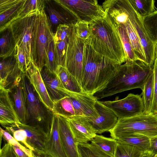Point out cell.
I'll use <instances>...</instances> for the list:
<instances>
[{"mask_svg":"<svg viewBox=\"0 0 157 157\" xmlns=\"http://www.w3.org/2000/svg\"><path fill=\"white\" fill-rule=\"evenodd\" d=\"M119 64L96 52L85 41L81 82L84 92L94 95L103 89L114 76Z\"/></svg>","mask_w":157,"mask_h":157,"instance_id":"cell-1","label":"cell"},{"mask_svg":"<svg viewBox=\"0 0 157 157\" xmlns=\"http://www.w3.org/2000/svg\"><path fill=\"white\" fill-rule=\"evenodd\" d=\"M90 35L86 41L101 56L117 63L125 62L124 52L117 28L106 14L89 23Z\"/></svg>","mask_w":157,"mask_h":157,"instance_id":"cell-2","label":"cell"},{"mask_svg":"<svg viewBox=\"0 0 157 157\" xmlns=\"http://www.w3.org/2000/svg\"><path fill=\"white\" fill-rule=\"evenodd\" d=\"M153 67L143 62L128 60L120 64L114 76L108 83L94 96L98 100L118 93L134 89L142 91Z\"/></svg>","mask_w":157,"mask_h":157,"instance_id":"cell-3","label":"cell"},{"mask_svg":"<svg viewBox=\"0 0 157 157\" xmlns=\"http://www.w3.org/2000/svg\"><path fill=\"white\" fill-rule=\"evenodd\" d=\"M53 36L50 20L44 7L37 11L33 30L32 50L34 63L40 71L45 66L48 48L53 40Z\"/></svg>","mask_w":157,"mask_h":157,"instance_id":"cell-4","label":"cell"},{"mask_svg":"<svg viewBox=\"0 0 157 157\" xmlns=\"http://www.w3.org/2000/svg\"><path fill=\"white\" fill-rule=\"evenodd\" d=\"M109 132L111 137L117 140L132 134H140L150 138L157 136V114L143 113L131 117L118 118Z\"/></svg>","mask_w":157,"mask_h":157,"instance_id":"cell-5","label":"cell"},{"mask_svg":"<svg viewBox=\"0 0 157 157\" xmlns=\"http://www.w3.org/2000/svg\"><path fill=\"white\" fill-rule=\"evenodd\" d=\"M21 82L24 88L27 110L25 124L40 129L48 136L51 121L46 117L44 109L38 96L25 73L23 74Z\"/></svg>","mask_w":157,"mask_h":157,"instance_id":"cell-6","label":"cell"},{"mask_svg":"<svg viewBox=\"0 0 157 157\" xmlns=\"http://www.w3.org/2000/svg\"><path fill=\"white\" fill-rule=\"evenodd\" d=\"M37 11H33L15 20L8 27L12 30L16 45L24 51L28 66L31 62L34 63L32 50L34 28Z\"/></svg>","mask_w":157,"mask_h":157,"instance_id":"cell-7","label":"cell"},{"mask_svg":"<svg viewBox=\"0 0 157 157\" xmlns=\"http://www.w3.org/2000/svg\"><path fill=\"white\" fill-rule=\"evenodd\" d=\"M129 19L143 47L147 64L153 66L155 59V44L149 36L143 24L142 17L136 11L128 0H122Z\"/></svg>","mask_w":157,"mask_h":157,"instance_id":"cell-8","label":"cell"},{"mask_svg":"<svg viewBox=\"0 0 157 157\" xmlns=\"http://www.w3.org/2000/svg\"><path fill=\"white\" fill-rule=\"evenodd\" d=\"M130 93L125 98L113 101H101L111 109L118 118L133 117L144 113V107L141 96Z\"/></svg>","mask_w":157,"mask_h":157,"instance_id":"cell-9","label":"cell"},{"mask_svg":"<svg viewBox=\"0 0 157 157\" xmlns=\"http://www.w3.org/2000/svg\"><path fill=\"white\" fill-rule=\"evenodd\" d=\"M84 43L77 36L75 27L68 45L65 67L81 85Z\"/></svg>","mask_w":157,"mask_h":157,"instance_id":"cell-10","label":"cell"},{"mask_svg":"<svg viewBox=\"0 0 157 157\" xmlns=\"http://www.w3.org/2000/svg\"><path fill=\"white\" fill-rule=\"evenodd\" d=\"M72 11L79 20L90 23L105 17L106 13L96 0H59Z\"/></svg>","mask_w":157,"mask_h":157,"instance_id":"cell-11","label":"cell"},{"mask_svg":"<svg viewBox=\"0 0 157 157\" xmlns=\"http://www.w3.org/2000/svg\"><path fill=\"white\" fill-rule=\"evenodd\" d=\"M44 10L48 16L54 34L61 24L75 25L79 20L69 8L59 0H44Z\"/></svg>","mask_w":157,"mask_h":157,"instance_id":"cell-12","label":"cell"},{"mask_svg":"<svg viewBox=\"0 0 157 157\" xmlns=\"http://www.w3.org/2000/svg\"><path fill=\"white\" fill-rule=\"evenodd\" d=\"M23 74L14 55L2 59L0 63V87L11 92L21 82Z\"/></svg>","mask_w":157,"mask_h":157,"instance_id":"cell-13","label":"cell"},{"mask_svg":"<svg viewBox=\"0 0 157 157\" xmlns=\"http://www.w3.org/2000/svg\"><path fill=\"white\" fill-rule=\"evenodd\" d=\"M70 98L75 112V116L85 117L89 121L99 116L95 104L98 100L93 95L85 92L74 93Z\"/></svg>","mask_w":157,"mask_h":157,"instance_id":"cell-14","label":"cell"},{"mask_svg":"<svg viewBox=\"0 0 157 157\" xmlns=\"http://www.w3.org/2000/svg\"><path fill=\"white\" fill-rule=\"evenodd\" d=\"M66 119L77 144L88 143L96 136V132L91 123L85 117L76 116Z\"/></svg>","mask_w":157,"mask_h":157,"instance_id":"cell-15","label":"cell"},{"mask_svg":"<svg viewBox=\"0 0 157 157\" xmlns=\"http://www.w3.org/2000/svg\"><path fill=\"white\" fill-rule=\"evenodd\" d=\"M25 74L40 101L53 113L54 103L48 92L39 70L33 62H30Z\"/></svg>","mask_w":157,"mask_h":157,"instance_id":"cell-16","label":"cell"},{"mask_svg":"<svg viewBox=\"0 0 157 157\" xmlns=\"http://www.w3.org/2000/svg\"><path fill=\"white\" fill-rule=\"evenodd\" d=\"M95 107L99 116L96 119L89 121L92 124L97 134H101L109 132L117 124L118 118L110 108L97 100Z\"/></svg>","mask_w":157,"mask_h":157,"instance_id":"cell-17","label":"cell"},{"mask_svg":"<svg viewBox=\"0 0 157 157\" xmlns=\"http://www.w3.org/2000/svg\"><path fill=\"white\" fill-rule=\"evenodd\" d=\"M10 92L0 87V123L3 127L21 123L10 97Z\"/></svg>","mask_w":157,"mask_h":157,"instance_id":"cell-18","label":"cell"},{"mask_svg":"<svg viewBox=\"0 0 157 157\" xmlns=\"http://www.w3.org/2000/svg\"><path fill=\"white\" fill-rule=\"evenodd\" d=\"M40 72L48 92L53 102L74 93L67 90L57 74L50 72L45 66Z\"/></svg>","mask_w":157,"mask_h":157,"instance_id":"cell-19","label":"cell"},{"mask_svg":"<svg viewBox=\"0 0 157 157\" xmlns=\"http://www.w3.org/2000/svg\"><path fill=\"white\" fill-rule=\"evenodd\" d=\"M53 113L50 132L45 143L43 151L52 157H66L60 138L58 116Z\"/></svg>","mask_w":157,"mask_h":157,"instance_id":"cell-20","label":"cell"},{"mask_svg":"<svg viewBox=\"0 0 157 157\" xmlns=\"http://www.w3.org/2000/svg\"><path fill=\"white\" fill-rule=\"evenodd\" d=\"M25 0H0V33L17 19Z\"/></svg>","mask_w":157,"mask_h":157,"instance_id":"cell-21","label":"cell"},{"mask_svg":"<svg viewBox=\"0 0 157 157\" xmlns=\"http://www.w3.org/2000/svg\"><path fill=\"white\" fill-rule=\"evenodd\" d=\"M57 115L60 138L66 157H80L78 149V144L73 137L67 120L61 116Z\"/></svg>","mask_w":157,"mask_h":157,"instance_id":"cell-22","label":"cell"},{"mask_svg":"<svg viewBox=\"0 0 157 157\" xmlns=\"http://www.w3.org/2000/svg\"><path fill=\"white\" fill-rule=\"evenodd\" d=\"M17 125L23 130L26 142V147L31 150L44 151L48 138L46 133L37 127L20 123Z\"/></svg>","mask_w":157,"mask_h":157,"instance_id":"cell-23","label":"cell"},{"mask_svg":"<svg viewBox=\"0 0 157 157\" xmlns=\"http://www.w3.org/2000/svg\"><path fill=\"white\" fill-rule=\"evenodd\" d=\"M16 44L11 29L7 28L0 33V57L4 59L14 55Z\"/></svg>","mask_w":157,"mask_h":157,"instance_id":"cell-24","label":"cell"},{"mask_svg":"<svg viewBox=\"0 0 157 157\" xmlns=\"http://www.w3.org/2000/svg\"><path fill=\"white\" fill-rule=\"evenodd\" d=\"M56 73L63 85L67 90L77 93L85 92L77 79L69 73L65 67L58 66Z\"/></svg>","mask_w":157,"mask_h":157,"instance_id":"cell-25","label":"cell"},{"mask_svg":"<svg viewBox=\"0 0 157 157\" xmlns=\"http://www.w3.org/2000/svg\"><path fill=\"white\" fill-rule=\"evenodd\" d=\"M150 151H144L135 147L117 141L113 157H153Z\"/></svg>","mask_w":157,"mask_h":157,"instance_id":"cell-26","label":"cell"},{"mask_svg":"<svg viewBox=\"0 0 157 157\" xmlns=\"http://www.w3.org/2000/svg\"><path fill=\"white\" fill-rule=\"evenodd\" d=\"M119 25L122 26L125 28L136 56L139 60L147 64L143 47L139 38L129 18L125 23Z\"/></svg>","mask_w":157,"mask_h":157,"instance_id":"cell-27","label":"cell"},{"mask_svg":"<svg viewBox=\"0 0 157 157\" xmlns=\"http://www.w3.org/2000/svg\"><path fill=\"white\" fill-rule=\"evenodd\" d=\"M14 89L13 96L15 109L21 122L25 124L27 110L24 88L21 82Z\"/></svg>","mask_w":157,"mask_h":157,"instance_id":"cell-28","label":"cell"},{"mask_svg":"<svg viewBox=\"0 0 157 157\" xmlns=\"http://www.w3.org/2000/svg\"><path fill=\"white\" fill-rule=\"evenodd\" d=\"M120 142L134 146L144 151H150V138L142 135L132 134L124 136L117 140Z\"/></svg>","mask_w":157,"mask_h":157,"instance_id":"cell-29","label":"cell"},{"mask_svg":"<svg viewBox=\"0 0 157 157\" xmlns=\"http://www.w3.org/2000/svg\"><path fill=\"white\" fill-rule=\"evenodd\" d=\"M91 142L103 152L113 157L117 143V140L96 134Z\"/></svg>","mask_w":157,"mask_h":157,"instance_id":"cell-30","label":"cell"},{"mask_svg":"<svg viewBox=\"0 0 157 157\" xmlns=\"http://www.w3.org/2000/svg\"><path fill=\"white\" fill-rule=\"evenodd\" d=\"M54 103L53 113L64 118L75 116V112L69 96H67Z\"/></svg>","mask_w":157,"mask_h":157,"instance_id":"cell-31","label":"cell"},{"mask_svg":"<svg viewBox=\"0 0 157 157\" xmlns=\"http://www.w3.org/2000/svg\"><path fill=\"white\" fill-rule=\"evenodd\" d=\"M154 75L153 71L150 75L145 82L141 94L144 107V113L146 114H151V106L154 89Z\"/></svg>","mask_w":157,"mask_h":157,"instance_id":"cell-32","label":"cell"},{"mask_svg":"<svg viewBox=\"0 0 157 157\" xmlns=\"http://www.w3.org/2000/svg\"><path fill=\"white\" fill-rule=\"evenodd\" d=\"M136 12L142 17L147 16L157 10L154 0H128Z\"/></svg>","mask_w":157,"mask_h":157,"instance_id":"cell-33","label":"cell"},{"mask_svg":"<svg viewBox=\"0 0 157 157\" xmlns=\"http://www.w3.org/2000/svg\"><path fill=\"white\" fill-rule=\"evenodd\" d=\"M143 24L149 36L155 44L157 43V10L142 17Z\"/></svg>","mask_w":157,"mask_h":157,"instance_id":"cell-34","label":"cell"},{"mask_svg":"<svg viewBox=\"0 0 157 157\" xmlns=\"http://www.w3.org/2000/svg\"><path fill=\"white\" fill-rule=\"evenodd\" d=\"M116 27L124 52L126 61L139 60L134 52L129 37L125 28L121 25L118 26Z\"/></svg>","mask_w":157,"mask_h":157,"instance_id":"cell-35","label":"cell"},{"mask_svg":"<svg viewBox=\"0 0 157 157\" xmlns=\"http://www.w3.org/2000/svg\"><path fill=\"white\" fill-rule=\"evenodd\" d=\"M78 149L80 157H111L91 143H79Z\"/></svg>","mask_w":157,"mask_h":157,"instance_id":"cell-36","label":"cell"},{"mask_svg":"<svg viewBox=\"0 0 157 157\" xmlns=\"http://www.w3.org/2000/svg\"><path fill=\"white\" fill-rule=\"evenodd\" d=\"M74 24H61L57 28L56 33L54 34V43L61 41L69 40L75 28Z\"/></svg>","mask_w":157,"mask_h":157,"instance_id":"cell-37","label":"cell"},{"mask_svg":"<svg viewBox=\"0 0 157 157\" xmlns=\"http://www.w3.org/2000/svg\"><path fill=\"white\" fill-rule=\"evenodd\" d=\"M44 7V0H25L17 19L33 11L40 10Z\"/></svg>","mask_w":157,"mask_h":157,"instance_id":"cell-38","label":"cell"},{"mask_svg":"<svg viewBox=\"0 0 157 157\" xmlns=\"http://www.w3.org/2000/svg\"><path fill=\"white\" fill-rule=\"evenodd\" d=\"M69 40L54 43L56 60L58 66H66V54Z\"/></svg>","mask_w":157,"mask_h":157,"instance_id":"cell-39","label":"cell"},{"mask_svg":"<svg viewBox=\"0 0 157 157\" xmlns=\"http://www.w3.org/2000/svg\"><path fill=\"white\" fill-rule=\"evenodd\" d=\"M45 66L51 72L57 74L58 66L56 62L54 40L51 42L49 46L47 56L45 60Z\"/></svg>","mask_w":157,"mask_h":157,"instance_id":"cell-40","label":"cell"},{"mask_svg":"<svg viewBox=\"0 0 157 157\" xmlns=\"http://www.w3.org/2000/svg\"><path fill=\"white\" fill-rule=\"evenodd\" d=\"M0 137H3L7 143L12 145H15L19 147L25 152L30 157H32L33 154L32 150L26 147L17 141L6 130L0 128Z\"/></svg>","mask_w":157,"mask_h":157,"instance_id":"cell-41","label":"cell"},{"mask_svg":"<svg viewBox=\"0 0 157 157\" xmlns=\"http://www.w3.org/2000/svg\"><path fill=\"white\" fill-rule=\"evenodd\" d=\"M14 56L16 59L19 68L23 73H25L29 66L24 50L16 45Z\"/></svg>","mask_w":157,"mask_h":157,"instance_id":"cell-42","label":"cell"},{"mask_svg":"<svg viewBox=\"0 0 157 157\" xmlns=\"http://www.w3.org/2000/svg\"><path fill=\"white\" fill-rule=\"evenodd\" d=\"M75 27L78 36L85 42L87 41L90 35L89 23L79 20L75 25Z\"/></svg>","mask_w":157,"mask_h":157,"instance_id":"cell-43","label":"cell"},{"mask_svg":"<svg viewBox=\"0 0 157 157\" xmlns=\"http://www.w3.org/2000/svg\"><path fill=\"white\" fill-rule=\"evenodd\" d=\"M154 82L153 100L151 109V114H157V58H155L153 66Z\"/></svg>","mask_w":157,"mask_h":157,"instance_id":"cell-44","label":"cell"},{"mask_svg":"<svg viewBox=\"0 0 157 157\" xmlns=\"http://www.w3.org/2000/svg\"><path fill=\"white\" fill-rule=\"evenodd\" d=\"M0 157H19L12 145L5 144L0 149Z\"/></svg>","mask_w":157,"mask_h":157,"instance_id":"cell-45","label":"cell"},{"mask_svg":"<svg viewBox=\"0 0 157 157\" xmlns=\"http://www.w3.org/2000/svg\"><path fill=\"white\" fill-rule=\"evenodd\" d=\"M150 150L155 154H157V136L150 138Z\"/></svg>","mask_w":157,"mask_h":157,"instance_id":"cell-46","label":"cell"},{"mask_svg":"<svg viewBox=\"0 0 157 157\" xmlns=\"http://www.w3.org/2000/svg\"><path fill=\"white\" fill-rule=\"evenodd\" d=\"M19 157H30L19 147L15 145H12Z\"/></svg>","mask_w":157,"mask_h":157,"instance_id":"cell-47","label":"cell"},{"mask_svg":"<svg viewBox=\"0 0 157 157\" xmlns=\"http://www.w3.org/2000/svg\"><path fill=\"white\" fill-rule=\"evenodd\" d=\"M32 151L33 154L32 157H52L43 151L37 150H32Z\"/></svg>","mask_w":157,"mask_h":157,"instance_id":"cell-48","label":"cell"},{"mask_svg":"<svg viewBox=\"0 0 157 157\" xmlns=\"http://www.w3.org/2000/svg\"><path fill=\"white\" fill-rule=\"evenodd\" d=\"M155 58H157V43L155 44Z\"/></svg>","mask_w":157,"mask_h":157,"instance_id":"cell-49","label":"cell"},{"mask_svg":"<svg viewBox=\"0 0 157 157\" xmlns=\"http://www.w3.org/2000/svg\"><path fill=\"white\" fill-rule=\"evenodd\" d=\"M153 157H157V154H155Z\"/></svg>","mask_w":157,"mask_h":157,"instance_id":"cell-50","label":"cell"}]
</instances>
